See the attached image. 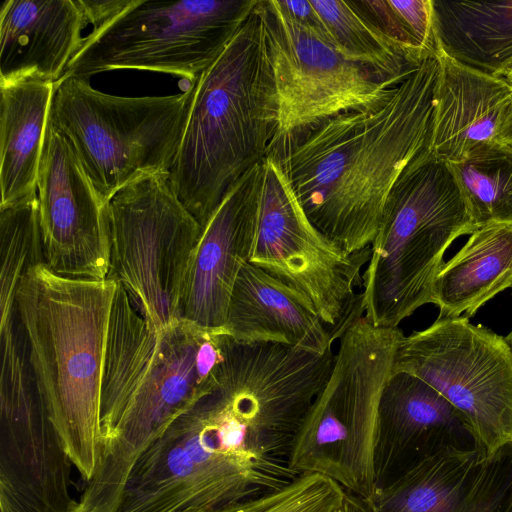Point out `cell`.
<instances>
[{
    "label": "cell",
    "instance_id": "6da1fadb",
    "mask_svg": "<svg viewBox=\"0 0 512 512\" xmlns=\"http://www.w3.org/2000/svg\"><path fill=\"white\" fill-rule=\"evenodd\" d=\"M315 396L290 350L231 341L210 391L137 462L117 512L213 509L282 490L299 476L290 455Z\"/></svg>",
    "mask_w": 512,
    "mask_h": 512
},
{
    "label": "cell",
    "instance_id": "7a4b0ae2",
    "mask_svg": "<svg viewBox=\"0 0 512 512\" xmlns=\"http://www.w3.org/2000/svg\"><path fill=\"white\" fill-rule=\"evenodd\" d=\"M438 71L435 54L380 104L330 118L269 154L312 223L349 253L371 246L390 190L428 145Z\"/></svg>",
    "mask_w": 512,
    "mask_h": 512
},
{
    "label": "cell",
    "instance_id": "3957f363",
    "mask_svg": "<svg viewBox=\"0 0 512 512\" xmlns=\"http://www.w3.org/2000/svg\"><path fill=\"white\" fill-rule=\"evenodd\" d=\"M103 363L102 455L73 512H117L148 448L213 386L230 339L180 318L152 330L116 283Z\"/></svg>",
    "mask_w": 512,
    "mask_h": 512
},
{
    "label": "cell",
    "instance_id": "277c9868",
    "mask_svg": "<svg viewBox=\"0 0 512 512\" xmlns=\"http://www.w3.org/2000/svg\"><path fill=\"white\" fill-rule=\"evenodd\" d=\"M277 133L275 86L255 5L198 79L170 170L179 199L202 227L232 187L269 155Z\"/></svg>",
    "mask_w": 512,
    "mask_h": 512
},
{
    "label": "cell",
    "instance_id": "5b68a950",
    "mask_svg": "<svg viewBox=\"0 0 512 512\" xmlns=\"http://www.w3.org/2000/svg\"><path fill=\"white\" fill-rule=\"evenodd\" d=\"M116 285L63 277L41 264L26 273L15 297L43 401L85 483L102 455V374Z\"/></svg>",
    "mask_w": 512,
    "mask_h": 512
},
{
    "label": "cell",
    "instance_id": "8992f818",
    "mask_svg": "<svg viewBox=\"0 0 512 512\" xmlns=\"http://www.w3.org/2000/svg\"><path fill=\"white\" fill-rule=\"evenodd\" d=\"M477 228L449 164L424 148L387 197L362 275L363 315L375 327L397 328L431 304L446 250Z\"/></svg>",
    "mask_w": 512,
    "mask_h": 512
},
{
    "label": "cell",
    "instance_id": "52a82bcc",
    "mask_svg": "<svg viewBox=\"0 0 512 512\" xmlns=\"http://www.w3.org/2000/svg\"><path fill=\"white\" fill-rule=\"evenodd\" d=\"M403 335L398 327H375L365 316L348 326L329 378L296 434L294 472L333 479L366 500L373 496L378 407Z\"/></svg>",
    "mask_w": 512,
    "mask_h": 512
},
{
    "label": "cell",
    "instance_id": "ba28073f",
    "mask_svg": "<svg viewBox=\"0 0 512 512\" xmlns=\"http://www.w3.org/2000/svg\"><path fill=\"white\" fill-rule=\"evenodd\" d=\"M195 85L166 96H117L69 75L54 84L49 123L71 143L107 201L139 179L170 173Z\"/></svg>",
    "mask_w": 512,
    "mask_h": 512
},
{
    "label": "cell",
    "instance_id": "9c48e42d",
    "mask_svg": "<svg viewBox=\"0 0 512 512\" xmlns=\"http://www.w3.org/2000/svg\"><path fill=\"white\" fill-rule=\"evenodd\" d=\"M257 0H133L85 36L64 76L88 79L116 69L180 76L196 85Z\"/></svg>",
    "mask_w": 512,
    "mask_h": 512
},
{
    "label": "cell",
    "instance_id": "30bf717a",
    "mask_svg": "<svg viewBox=\"0 0 512 512\" xmlns=\"http://www.w3.org/2000/svg\"><path fill=\"white\" fill-rule=\"evenodd\" d=\"M107 279L120 284L154 331L181 318L182 296L202 226L179 199L170 173L139 179L109 202Z\"/></svg>",
    "mask_w": 512,
    "mask_h": 512
},
{
    "label": "cell",
    "instance_id": "8fae6325",
    "mask_svg": "<svg viewBox=\"0 0 512 512\" xmlns=\"http://www.w3.org/2000/svg\"><path fill=\"white\" fill-rule=\"evenodd\" d=\"M262 186L256 239L250 263L302 296L320 317L333 340L364 316L361 274L371 246L349 253L309 219L280 161L262 162Z\"/></svg>",
    "mask_w": 512,
    "mask_h": 512
},
{
    "label": "cell",
    "instance_id": "7c38bea8",
    "mask_svg": "<svg viewBox=\"0 0 512 512\" xmlns=\"http://www.w3.org/2000/svg\"><path fill=\"white\" fill-rule=\"evenodd\" d=\"M411 374L439 392L470 427L477 449L512 446V347L468 317L438 318L401 338L392 373Z\"/></svg>",
    "mask_w": 512,
    "mask_h": 512
},
{
    "label": "cell",
    "instance_id": "4fadbf2b",
    "mask_svg": "<svg viewBox=\"0 0 512 512\" xmlns=\"http://www.w3.org/2000/svg\"><path fill=\"white\" fill-rule=\"evenodd\" d=\"M256 9L278 104V133L272 150L330 118L380 104L403 80L346 57L288 17L276 0H257Z\"/></svg>",
    "mask_w": 512,
    "mask_h": 512
},
{
    "label": "cell",
    "instance_id": "5bb4252c",
    "mask_svg": "<svg viewBox=\"0 0 512 512\" xmlns=\"http://www.w3.org/2000/svg\"><path fill=\"white\" fill-rule=\"evenodd\" d=\"M0 512H70L74 467L43 401L26 337L1 333Z\"/></svg>",
    "mask_w": 512,
    "mask_h": 512
},
{
    "label": "cell",
    "instance_id": "9a60e30c",
    "mask_svg": "<svg viewBox=\"0 0 512 512\" xmlns=\"http://www.w3.org/2000/svg\"><path fill=\"white\" fill-rule=\"evenodd\" d=\"M37 197L45 265L67 278L107 279L109 202L92 183L69 140L49 122Z\"/></svg>",
    "mask_w": 512,
    "mask_h": 512
},
{
    "label": "cell",
    "instance_id": "2e32d148",
    "mask_svg": "<svg viewBox=\"0 0 512 512\" xmlns=\"http://www.w3.org/2000/svg\"><path fill=\"white\" fill-rule=\"evenodd\" d=\"M366 501L373 512H512V446L443 450Z\"/></svg>",
    "mask_w": 512,
    "mask_h": 512
},
{
    "label": "cell",
    "instance_id": "e0dca14e",
    "mask_svg": "<svg viewBox=\"0 0 512 512\" xmlns=\"http://www.w3.org/2000/svg\"><path fill=\"white\" fill-rule=\"evenodd\" d=\"M262 162L232 187L202 227L185 281L181 318L206 328L226 322L235 281L254 249Z\"/></svg>",
    "mask_w": 512,
    "mask_h": 512
},
{
    "label": "cell",
    "instance_id": "ac0fdd59",
    "mask_svg": "<svg viewBox=\"0 0 512 512\" xmlns=\"http://www.w3.org/2000/svg\"><path fill=\"white\" fill-rule=\"evenodd\" d=\"M474 448L476 441L467 422L439 392L411 374L391 373L377 414L376 489L443 450Z\"/></svg>",
    "mask_w": 512,
    "mask_h": 512
},
{
    "label": "cell",
    "instance_id": "d6986e66",
    "mask_svg": "<svg viewBox=\"0 0 512 512\" xmlns=\"http://www.w3.org/2000/svg\"><path fill=\"white\" fill-rule=\"evenodd\" d=\"M89 24L80 0H4L0 7V84H55L81 49Z\"/></svg>",
    "mask_w": 512,
    "mask_h": 512
},
{
    "label": "cell",
    "instance_id": "ffe728a7",
    "mask_svg": "<svg viewBox=\"0 0 512 512\" xmlns=\"http://www.w3.org/2000/svg\"><path fill=\"white\" fill-rule=\"evenodd\" d=\"M439 71L434 88L429 152L446 163L497 142L504 113L512 100L505 79L467 67L436 51Z\"/></svg>",
    "mask_w": 512,
    "mask_h": 512
},
{
    "label": "cell",
    "instance_id": "44dd1931",
    "mask_svg": "<svg viewBox=\"0 0 512 512\" xmlns=\"http://www.w3.org/2000/svg\"><path fill=\"white\" fill-rule=\"evenodd\" d=\"M222 329L238 343L279 344L318 354L334 342L302 296L250 262L235 281Z\"/></svg>",
    "mask_w": 512,
    "mask_h": 512
},
{
    "label": "cell",
    "instance_id": "7402d4cb",
    "mask_svg": "<svg viewBox=\"0 0 512 512\" xmlns=\"http://www.w3.org/2000/svg\"><path fill=\"white\" fill-rule=\"evenodd\" d=\"M512 288V223L491 222L474 230L444 262L432 288L438 318L473 316L493 297Z\"/></svg>",
    "mask_w": 512,
    "mask_h": 512
},
{
    "label": "cell",
    "instance_id": "603a6c76",
    "mask_svg": "<svg viewBox=\"0 0 512 512\" xmlns=\"http://www.w3.org/2000/svg\"><path fill=\"white\" fill-rule=\"evenodd\" d=\"M54 84H0V207L37 193L39 166Z\"/></svg>",
    "mask_w": 512,
    "mask_h": 512
},
{
    "label": "cell",
    "instance_id": "cb8c5ba5",
    "mask_svg": "<svg viewBox=\"0 0 512 512\" xmlns=\"http://www.w3.org/2000/svg\"><path fill=\"white\" fill-rule=\"evenodd\" d=\"M432 6L437 50L482 73L508 75L512 70V0H432Z\"/></svg>",
    "mask_w": 512,
    "mask_h": 512
},
{
    "label": "cell",
    "instance_id": "d4e9b609",
    "mask_svg": "<svg viewBox=\"0 0 512 512\" xmlns=\"http://www.w3.org/2000/svg\"><path fill=\"white\" fill-rule=\"evenodd\" d=\"M323 20L331 43L353 61L394 79H404L424 60L411 57L390 43L350 3V0H310Z\"/></svg>",
    "mask_w": 512,
    "mask_h": 512
},
{
    "label": "cell",
    "instance_id": "484cf974",
    "mask_svg": "<svg viewBox=\"0 0 512 512\" xmlns=\"http://www.w3.org/2000/svg\"><path fill=\"white\" fill-rule=\"evenodd\" d=\"M469 213L479 227L512 223V149L485 144L459 162L448 163Z\"/></svg>",
    "mask_w": 512,
    "mask_h": 512
},
{
    "label": "cell",
    "instance_id": "4316f807",
    "mask_svg": "<svg viewBox=\"0 0 512 512\" xmlns=\"http://www.w3.org/2000/svg\"><path fill=\"white\" fill-rule=\"evenodd\" d=\"M0 323L14 311L26 273L45 264L37 193L0 207Z\"/></svg>",
    "mask_w": 512,
    "mask_h": 512
},
{
    "label": "cell",
    "instance_id": "83f0119b",
    "mask_svg": "<svg viewBox=\"0 0 512 512\" xmlns=\"http://www.w3.org/2000/svg\"><path fill=\"white\" fill-rule=\"evenodd\" d=\"M181 512H327V504L319 488L309 478L300 476L282 490L257 500Z\"/></svg>",
    "mask_w": 512,
    "mask_h": 512
},
{
    "label": "cell",
    "instance_id": "f1b7e54d",
    "mask_svg": "<svg viewBox=\"0 0 512 512\" xmlns=\"http://www.w3.org/2000/svg\"><path fill=\"white\" fill-rule=\"evenodd\" d=\"M352 6L390 43L407 55L425 60V51L393 0H350Z\"/></svg>",
    "mask_w": 512,
    "mask_h": 512
},
{
    "label": "cell",
    "instance_id": "f546056e",
    "mask_svg": "<svg viewBox=\"0 0 512 512\" xmlns=\"http://www.w3.org/2000/svg\"><path fill=\"white\" fill-rule=\"evenodd\" d=\"M276 2L292 20L331 43L326 26L310 0H276Z\"/></svg>",
    "mask_w": 512,
    "mask_h": 512
},
{
    "label": "cell",
    "instance_id": "4dcf8cb0",
    "mask_svg": "<svg viewBox=\"0 0 512 512\" xmlns=\"http://www.w3.org/2000/svg\"><path fill=\"white\" fill-rule=\"evenodd\" d=\"M133 0H80L88 23L98 28L124 11Z\"/></svg>",
    "mask_w": 512,
    "mask_h": 512
},
{
    "label": "cell",
    "instance_id": "1f68e13d",
    "mask_svg": "<svg viewBox=\"0 0 512 512\" xmlns=\"http://www.w3.org/2000/svg\"><path fill=\"white\" fill-rule=\"evenodd\" d=\"M341 512H373L367 501L361 496L345 491Z\"/></svg>",
    "mask_w": 512,
    "mask_h": 512
},
{
    "label": "cell",
    "instance_id": "d6a6232c",
    "mask_svg": "<svg viewBox=\"0 0 512 512\" xmlns=\"http://www.w3.org/2000/svg\"><path fill=\"white\" fill-rule=\"evenodd\" d=\"M497 142L512 149V100L504 113L497 134Z\"/></svg>",
    "mask_w": 512,
    "mask_h": 512
},
{
    "label": "cell",
    "instance_id": "836d02e7",
    "mask_svg": "<svg viewBox=\"0 0 512 512\" xmlns=\"http://www.w3.org/2000/svg\"><path fill=\"white\" fill-rule=\"evenodd\" d=\"M505 79L512 85V70L508 73Z\"/></svg>",
    "mask_w": 512,
    "mask_h": 512
},
{
    "label": "cell",
    "instance_id": "e575fe53",
    "mask_svg": "<svg viewBox=\"0 0 512 512\" xmlns=\"http://www.w3.org/2000/svg\"><path fill=\"white\" fill-rule=\"evenodd\" d=\"M506 338H507V340L509 341V343H510V345L512 347V330H511V332L509 333V335Z\"/></svg>",
    "mask_w": 512,
    "mask_h": 512
},
{
    "label": "cell",
    "instance_id": "d590c367",
    "mask_svg": "<svg viewBox=\"0 0 512 512\" xmlns=\"http://www.w3.org/2000/svg\"><path fill=\"white\" fill-rule=\"evenodd\" d=\"M336 512H341V507Z\"/></svg>",
    "mask_w": 512,
    "mask_h": 512
}]
</instances>
